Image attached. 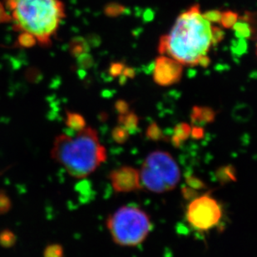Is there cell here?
<instances>
[{"instance_id":"6da1fadb","label":"cell","mask_w":257,"mask_h":257,"mask_svg":"<svg viewBox=\"0 0 257 257\" xmlns=\"http://www.w3.org/2000/svg\"><path fill=\"white\" fill-rule=\"evenodd\" d=\"M211 28L202 17L199 5H194L177 18L170 34L161 38L158 52L168 54L182 65H197L211 45Z\"/></svg>"},{"instance_id":"7a4b0ae2","label":"cell","mask_w":257,"mask_h":257,"mask_svg":"<svg viewBox=\"0 0 257 257\" xmlns=\"http://www.w3.org/2000/svg\"><path fill=\"white\" fill-rule=\"evenodd\" d=\"M51 158L68 174L83 179L92 174L107 160L106 148L100 143L97 132L86 126L75 136L59 134L54 139Z\"/></svg>"},{"instance_id":"3957f363","label":"cell","mask_w":257,"mask_h":257,"mask_svg":"<svg viewBox=\"0 0 257 257\" xmlns=\"http://www.w3.org/2000/svg\"><path fill=\"white\" fill-rule=\"evenodd\" d=\"M10 12L14 30L34 35L43 48L51 46L52 39L66 17L61 0H16Z\"/></svg>"},{"instance_id":"277c9868","label":"cell","mask_w":257,"mask_h":257,"mask_svg":"<svg viewBox=\"0 0 257 257\" xmlns=\"http://www.w3.org/2000/svg\"><path fill=\"white\" fill-rule=\"evenodd\" d=\"M107 227L116 245L137 246L147 239L153 225L145 211L136 206H121L107 220Z\"/></svg>"},{"instance_id":"5b68a950","label":"cell","mask_w":257,"mask_h":257,"mask_svg":"<svg viewBox=\"0 0 257 257\" xmlns=\"http://www.w3.org/2000/svg\"><path fill=\"white\" fill-rule=\"evenodd\" d=\"M142 187L155 193L170 192L181 180L179 166L170 153L155 151L146 158L139 171Z\"/></svg>"},{"instance_id":"8992f818","label":"cell","mask_w":257,"mask_h":257,"mask_svg":"<svg viewBox=\"0 0 257 257\" xmlns=\"http://www.w3.org/2000/svg\"><path fill=\"white\" fill-rule=\"evenodd\" d=\"M221 206L209 193L192 199L187 206L186 218L192 228L206 231L214 228L221 221Z\"/></svg>"},{"instance_id":"52a82bcc","label":"cell","mask_w":257,"mask_h":257,"mask_svg":"<svg viewBox=\"0 0 257 257\" xmlns=\"http://www.w3.org/2000/svg\"><path fill=\"white\" fill-rule=\"evenodd\" d=\"M183 71L182 63L174 58L166 56L156 59L153 71V80L158 85L163 87L173 85L181 80Z\"/></svg>"},{"instance_id":"ba28073f","label":"cell","mask_w":257,"mask_h":257,"mask_svg":"<svg viewBox=\"0 0 257 257\" xmlns=\"http://www.w3.org/2000/svg\"><path fill=\"white\" fill-rule=\"evenodd\" d=\"M112 188L117 193H127L142 189L139 171L129 166H123L112 171L109 174Z\"/></svg>"},{"instance_id":"9c48e42d","label":"cell","mask_w":257,"mask_h":257,"mask_svg":"<svg viewBox=\"0 0 257 257\" xmlns=\"http://www.w3.org/2000/svg\"><path fill=\"white\" fill-rule=\"evenodd\" d=\"M216 112L212 108L209 107H199L195 106L192 108L191 118L192 123L197 125L211 123L215 120Z\"/></svg>"},{"instance_id":"30bf717a","label":"cell","mask_w":257,"mask_h":257,"mask_svg":"<svg viewBox=\"0 0 257 257\" xmlns=\"http://www.w3.org/2000/svg\"><path fill=\"white\" fill-rule=\"evenodd\" d=\"M65 124L68 128L75 133L82 131L87 126L85 118L80 113L71 111L66 112Z\"/></svg>"},{"instance_id":"8fae6325","label":"cell","mask_w":257,"mask_h":257,"mask_svg":"<svg viewBox=\"0 0 257 257\" xmlns=\"http://www.w3.org/2000/svg\"><path fill=\"white\" fill-rule=\"evenodd\" d=\"M192 127L189 124L180 123L175 126L173 136L172 138V143L176 148H178L184 143L186 140L189 139L191 136Z\"/></svg>"},{"instance_id":"7c38bea8","label":"cell","mask_w":257,"mask_h":257,"mask_svg":"<svg viewBox=\"0 0 257 257\" xmlns=\"http://www.w3.org/2000/svg\"><path fill=\"white\" fill-rule=\"evenodd\" d=\"M89 49V44L83 37H75L71 39L69 43V52L73 58H78L81 54L88 53Z\"/></svg>"},{"instance_id":"4fadbf2b","label":"cell","mask_w":257,"mask_h":257,"mask_svg":"<svg viewBox=\"0 0 257 257\" xmlns=\"http://www.w3.org/2000/svg\"><path fill=\"white\" fill-rule=\"evenodd\" d=\"M119 125L123 126L130 133L138 127L139 125V116L136 113L129 111L126 114L119 115Z\"/></svg>"},{"instance_id":"5bb4252c","label":"cell","mask_w":257,"mask_h":257,"mask_svg":"<svg viewBox=\"0 0 257 257\" xmlns=\"http://www.w3.org/2000/svg\"><path fill=\"white\" fill-rule=\"evenodd\" d=\"M37 44L38 43L34 35H32L27 32H21L18 36L15 45H16L18 48H22V49H31L37 45Z\"/></svg>"},{"instance_id":"9a60e30c","label":"cell","mask_w":257,"mask_h":257,"mask_svg":"<svg viewBox=\"0 0 257 257\" xmlns=\"http://www.w3.org/2000/svg\"><path fill=\"white\" fill-rule=\"evenodd\" d=\"M233 30L235 32V36L237 39H250L252 34V29L250 24L240 20V22L235 23L233 25Z\"/></svg>"},{"instance_id":"2e32d148","label":"cell","mask_w":257,"mask_h":257,"mask_svg":"<svg viewBox=\"0 0 257 257\" xmlns=\"http://www.w3.org/2000/svg\"><path fill=\"white\" fill-rule=\"evenodd\" d=\"M125 11H126V8L121 4L116 2L107 4L105 5L104 10H103L104 15L109 18L119 17L121 15H123Z\"/></svg>"},{"instance_id":"e0dca14e","label":"cell","mask_w":257,"mask_h":257,"mask_svg":"<svg viewBox=\"0 0 257 257\" xmlns=\"http://www.w3.org/2000/svg\"><path fill=\"white\" fill-rule=\"evenodd\" d=\"M16 241H17V237L12 230L5 229L0 232V245L2 247H13Z\"/></svg>"},{"instance_id":"ac0fdd59","label":"cell","mask_w":257,"mask_h":257,"mask_svg":"<svg viewBox=\"0 0 257 257\" xmlns=\"http://www.w3.org/2000/svg\"><path fill=\"white\" fill-rule=\"evenodd\" d=\"M238 20H239V15L236 13L228 10V11L221 13L220 23H221V26L225 29H231L233 25L237 22Z\"/></svg>"},{"instance_id":"d6986e66","label":"cell","mask_w":257,"mask_h":257,"mask_svg":"<svg viewBox=\"0 0 257 257\" xmlns=\"http://www.w3.org/2000/svg\"><path fill=\"white\" fill-rule=\"evenodd\" d=\"M44 257H64V250L60 244L52 243L44 250Z\"/></svg>"},{"instance_id":"ffe728a7","label":"cell","mask_w":257,"mask_h":257,"mask_svg":"<svg viewBox=\"0 0 257 257\" xmlns=\"http://www.w3.org/2000/svg\"><path fill=\"white\" fill-rule=\"evenodd\" d=\"M112 136L117 143H123L128 139L129 132L125 127L119 125L113 129Z\"/></svg>"},{"instance_id":"44dd1931","label":"cell","mask_w":257,"mask_h":257,"mask_svg":"<svg viewBox=\"0 0 257 257\" xmlns=\"http://www.w3.org/2000/svg\"><path fill=\"white\" fill-rule=\"evenodd\" d=\"M77 58V63H78V68L81 69H88L93 65L94 59L93 57L88 53L81 54Z\"/></svg>"},{"instance_id":"7402d4cb","label":"cell","mask_w":257,"mask_h":257,"mask_svg":"<svg viewBox=\"0 0 257 257\" xmlns=\"http://www.w3.org/2000/svg\"><path fill=\"white\" fill-rule=\"evenodd\" d=\"M12 202L6 192L0 191V215H4L10 211Z\"/></svg>"},{"instance_id":"603a6c76","label":"cell","mask_w":257,"mask_h":257,"mask_svg":"<svg viewBox=\"0 0 257 257\" xmlns=\"http://www.w3.org/2000/svg\"><path fill=\"white\" fill-rule=\"evenodd\" d=\"M211 45H216L218 44L220 42L223 40L225 38V33L223 30L219 27H215V26H211Z\"/></svg>"},{"instance_id":"cb8c5ba5","label":"cell","mask_w":257,"mask_h":257,"mask_svg":"<svg viewBox=\"0 0 257 257\" xmlns=\"http://www.w3.org/2000/svg\"><path fill=\"white\" fill-rule=\"evenodd\" d=\"M147 136L152 140H156V141L160 140L162 138H163V133L156 123L150 124V126H148Z\"/></svg>"},{"instance_id":"d4e9b609","label":"cell","mask_w":257,"mask_h":257,"mask_svg":"<svg viewBox=\"0 0 257 257\" xmlns=\"http://www.w3.org/2000/svg\"><path fill=\"white\" fill-rule=\"evenodd\" d=\"M124 68H125V64L123 63L114 62V63L110 64L108 73H109L110 75L112 76V78H116V77L121 75Z\"/></svg>"},{"instance_id":"484cf974","label":"cell","mask_w":257,"mask_h":257,"mask_svg":"<svg viewBox=\"0 0 257 257\" xmlns=\"http://www.w3.org/2000/svg\"><path fill=\"white\" fill-rule=\"evenodd\" d=\"M202 17L208 22L220 23L221 18V12L219 10H210L204 13Z\"/></svg>"},{"instance_id":"4316f807","label":"cell","mask_w":257,"mask_h":257,"mask_svg":"<svg viewBox=\"0 0 257 257\" xmlns=\"http://www.w3.org/2000/svg\"><path fill=\"white\" fill-rule=\"evenodd\" d=\"M12 22L11 15L8 14L7 10L5 9V5L0 1V25L3 24H9Z\"/></svg>"},{"instance_id":"83f0119b","label":"cell","mask_w":257,"mask_h":257,"mask_svg":"<svg viewBox=\"0 0 257 257\" xmlns=\"http://www.w3.org/2000/svg\"><path fill=\"white\" fill-rule=\"evenodd\" d=\"M116 111L119 112V114H126L129 112V105L126 101L124 100H118L115 104Z\"/></svg>"},{"instance_id":"f1b7e54d","label":"cell","mask_w":257,"mask_h":257,"mask_svg":"<svg viewBox=\"0 0 257 257\" xmlns=\"http://www.w3.org/2000/svg\"><path fill=\"white\" fill-rule=\"evenodd\" d=\"M236 45L237 46H235V48H233V52L236 53L237 55H241L246 51L247 45H246V42L245 41V39H239Z\"/></svg>"},{"instance_id":"f546056e","label":"cell","mask_w":257,"mask_h":257,"mask_svg":"<svg viewBox=\"0 0 257 257\" xmlns=\"http://www.w3.org/2000/svg\"><path fill=\"white\" fill-rule=\"evenodd\" d=\"M187 182L189 185L190 187H192V188H195V189H201V188H203L204 187V184L201 180L196 178V177H188L187 179Z\"/></svg>"},{"instance_id":"4dcf8cb0","label":"cell","mask_w":257,"mask_h":257,"mask_svg":"<svg viewBox=\"0 0 257 257\" xmlns=\"http://www.w3.org/2000/svg\"><path fill=\"white\" fill-rule=\"evenodd\" d=\"M191 136L193 139H201L204 136V129L201 126H194L191 130Z\"/></svg>"},{"instance_id":"1f68e13d","label":"cell","mask_w":257,"mask_h":257,"mask_svg":"<svg viewBox=\"0 0 257 257\" xmlns=\"http://www.w3.org/2000/svg\"><path fill=\"white\" fill-rule=\"evenodd\" d=\"M27 78L30 82H34L37 81V78H39V72L36 68H30L26 73Z\"/></svg>"},{"instance_id":"d6a6232c","label":"cell","mask_w":257,"mask_h":257,"mask_svg":"<svg viewBox=\"0 0 257 257\" xmlns=\"http://www.w3.org/2000/svg\"><path fill=\"white\" fill-rule=\"evenodd\" d=\"M121 75H123L126 78H134L136 76V72L133 68H129V67H125Z\"/></svg>"},{"instance_id":"836d02e7","label":"cell","mask_w":257,"mask_h":257,"mask_svg":"<svg viewBox=\"0 0 257 257\" xmlns=\"http://www.w3.org/2000/svg\"><path fill=\"white\" fill-rule=\"evenodd\" d=\"M210 63H211V59L206 55L201 56L197 61V65H200L202 68H207L210 65Z\"/></svg>"},{"instance_id":"e575fe53","label":"cell","mask_w":257,"mask_h":257,"mask_svg":"<svg viewBox=\"0 0 257 257\" xmlns=\"http://www.w3.org/2000/svg\"><path fill=\"white\" fill-rule=\"evenodd\" d=\"M1 173H2V172H0V175H1Z\"/></svg>"}]
</instances>
